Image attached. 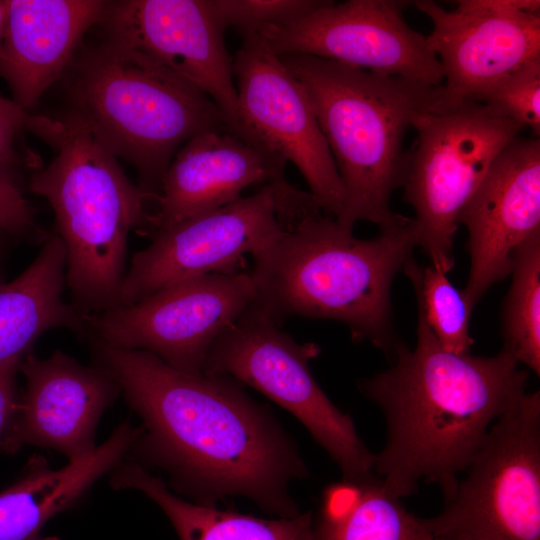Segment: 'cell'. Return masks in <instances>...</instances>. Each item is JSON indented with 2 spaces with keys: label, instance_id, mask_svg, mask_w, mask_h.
<instances>
[{
  "label": "cell",
  "instance_id": "6da1fadb",
  "mask_svg": "<svg viewBox=\"0 0 540 540\" xmlns=\"http://www.w3.org/2000/svg\"><path fill=\"white\" fill-rule=\"evenodd\" d=\"M90 341L98 366L144 423L135 445L178 491L202 505L241 496L278 517L301 513L289 486L308 469L269 409L238 381L185 373L149 352Z\"/></svg>",
  "mask_w": 540,
  "mask_h": 540
},
{
  "label": "cell",
  "instance_id": "7a4b0ae2",
  "mask_svg": "<svg viewBox=\"0 0 540 540\" xmlns=\"http://www.w3.org/2000/svg\"><path fill=\"white\" fill-rule=\"evenodd\" d=\"M417 309L415 347L399 340L392 365L358 386L386 424L374 476L400 499L426 482L448 500L491 425L527 392L529 374L503 350L489 357L448 351Z\"/></svg>",
  "mask_w": 540,
  "mask_h": 540
},
{
  "label": "cell",
  "instance_id": "3957f363",
  "mask_svg": "<svg viewBox=\"0 0 540 540\" xmlns=\"http://www.w3.org/2000/svg\"><path fill=\"white\" fill-rule=\"evenodd\" d=\"M279 233L252 256L254 307L277 324L299 316L346 325L354 341L392 356L391 287L418 246L412 218L358 239L310 193L272 182Z\"/></svg>",
  "mask_w": 540,
  "mask_h": 540
},
{
  "label": "cell",
  "instance_id": "277c9868",
  "mask_svg": "<svg viewBox=\"0 0 540 540\" xmlns=\"http://www.w3.org/2000/svg\"><path fill=\"white\" fill-rule=\"evenodd\" d=\"M303 85L342 180L345 199L336 218L353 230L357 221L379 228L400 222L390 198L402 187L404 137L415 118L446 96L430 86L303 54L279 56Z\"/></svg>",
  "mask_w": 540,
  "mask_h": 540
},
{
  "label": "cell",
  "instance_id": "5b68a950",
  "mask_svg": "<svg viewBox=\"0 0 540 540\" xmlns=\"http://www.w3.org/2000/svg\"><path fill=\"white\" fill-rule=\"evenodd\" d=\"M64 76L69 112L104 149L136 170L148 198L159 195L185 142L205 131L230 132L206 94L105 32L100 42L82 44Z\"/></svg>",
  "mask_w": 540,
  "mask_h": 540
},
{
  "label": "cell",
  "instance_id": "8992f818",
  "mask_svg": "<svg viewBox=\"0 0 540 540\" xmlns=\"http://www.w3.org/2000/svg\"><path fill=\"white\" fill-rule=\"evenodd\" d=\"M32 134L55 151L31 175L29 189L53 209L72 305L83 315L119 307L129 233L151 228L147 195L70 112L62 118L41 115Z\"/></svg>",
  "mask_w": 540,
  "mask_h": 540
},
{
  "label": "cell",
  "instance_id": "52a82bcc",
  "mask_svg": "<svg viewBox=\"0 0 540 540\" xmlns=\"http://www.w3.org/2000/svg\"><path fill=\"white\" fill-rule=\"evenodd\" d=\"M412 127L417 137L406 151L404 199L415 212L418 246L447 274L461 210L523 127L482 103L447 98Z\"/></svg>",
  "mask_w": 540,
  "mask_h": 540
},
{
  "label": "cell",
  "instance_id": "ba28073f",
  "mask_svg": "<svg viewBox=\"0 0 540 540\" xmlns=\"http://www.w3.org/2000/svg\"><path fill=\"white\" fill-rule=\"evenodd\" d=\"M320 353L300 344L251 306L211 347L204 374L225 375L253 387L292 413L338 465L342 481L373 476L375 454L353 419L338 409L314 379L309 362Z\"/></svg>",
  "mask_w": 540,
  "mask_h": 540
},
{
  "label": "cell",
  "instance_id": "9c48e42d",
  "mask_svg": "<svg viewBox=\"0 0 540 540\" xmlns=\"http://www.w3.org/2000/svg\"><path fill=\"white\" fill-rule=\"evenodd\" d=\"M454 494L422 522L435 539L540 540V392L489 428Z\"/></svg>",
  "mask_w": 540,
  "mask_h": 540
},
{
  "label": "cell",
  "instance_id": "30bf717a",
  "mask_svg": "<svg viewBox=\"0 0 540 540\" xmlns=\"http://www.w3.org/2000/svg\"><path fill=\"white\" fill-rule=\"evenodd\" d=\"M254 299L249 272L206 274L131 305L86 315V338L146 351L179 371L200 375L215 341Z\"/></svg>",
  "mask_w": 540,
  "mask_h": 540
},
{
  "label": "cell",
  "instance_id": "8fae6325",
  "mask_svg": "<svg viewBox=\"0 0 540 540\" xmlns=\"http://www.w3.org/2000/svg\"><path fill=\"white\" fill-rule=\"evenodd\" d=\"M402 0L326 1L304 17L258 35L278 56L303 54L381 75L441 86L444 72L426 37L412 29Z\"/></svg>",
  "mask_w": 540,
  "mask_h": 540
},
{
  "label": "cell",
  "instance_id": "7c38bea8",
  "mask_svg": "<svg viewBox=\"0 0 540 540\" xmlns=\"http://www.w3.org/2000/svg\"><path fill=\"white\" fill-rule=\"evenodd\" d=\"M232 69L244 125L266 150L292 162L322 209L337 218L344 186L303 85L258 34L243 36Z\"/></svg>",
  "mask_w": 540,
  "mask_h": 540
},
{
  "label": "cell",
  "instance_id": "4fadbf2b",
  "mask_svg": "<svg viewBox=\"0 0 540 540\" xmlns=\"http://www.w3.org/2000/svg\"><path fill=\"white\" fill-rule=\"evenodd\" d=\"M99 25L206 94L233 135L267 151L240 117L225 29L208 0L108 1Z\"/></svg>",
  "mask_w": 540,
  "mask_h": 540
},
{
  "label": "cell",
  "instance_id": "5bb4252c",
  "mask_svg": "<svg viewBox=\"0 0 540 540\" xmlns=\"http://www.w3.org/2000/svg\"><path fill=\"white\" fill-rule=\"evenodd\" d=\"M279 233L272 183L257 193L155 231L136 252L121 288V305H131L172 284L212 273H233Z\"/></svg>",
  "mask_w": 540,
  "mask_h": 540
},
{
  "label": "cell",
  "instance_id": "9a60e30c",
  "mask_svg": "<svg viewBox=\"0 0 540 540\" xmlns=\"http://www.w3.org/2000/svg\"><path fill=\"white\" fill-rule=\"evenodd\" d=\"M469 233L470 273L462 291L472 311L511 274L517 249L540 232V140L516 137L492 163L461 210Z\"/></svg>",
  "mask_w": 540,
  "mask_h": 540
},
{
  "label": "cell",
  "instance_id": "2e32d148",
  "mask_svg": "<svg viewBox=\"0 0 540 540\" xmlns=\"http://www.w3.org/2000/svg\"><path fill=\"white\" fill-rule=\"evenodd\" d=\"M25 391L0 449L15 453L24 445L48 448L77 460L97 446L100 417L120 387L101 366H85L61 350L47 358L31 352L19 365Z\"/></svg>",
  "mask_w": 540,
  "mask_h": 540
},
{
  "label": "cell",
  "instance_id": "e0dca14e",
  "mask_svg": "<svg viewBox=\"0 0 540 540\" xmlns=\"http://www.w3.org/2000/svg\"><path fill=\"white\" fill-rule=\"evenodd\" d=\"M413 3L433 23L426 40L441 63L449 100L474 101L504 76L540 58V11H447L431 0Z\"/></svg>",
  "mask_w": 540,
  "mask_h": 540
},
{
  "label": "cell",
  "instance_id": "ac0fdd59",
  "mask_svg": "<svg viewBox=\"0 0 540 540\" xmlns=\"http://www.w3.org/2000/svg\"><path fill=\"white\" fill-rule=\"evenodd\" d=\"M286 161L228 131L197 134L176 152L155 198L154 231L231 204L257 183L284 177Z\"/></svg>",
  "mask_w": 540,
  "mask_h": 540
},
{
  "label": "cell",
  "instance_id": "d6986e66",
  "mask_svg": "<svg viewBox=\"0 0 540 540\" xmlns=\"http://www.w3.org/2000/svg\"><path fill=\"white\" fill-rule=\"evenodd\" d=\"M108 1L8 0L0 45V76L13 100L28 112L65 75L83 44L98 26Z\"/></svg>",
  "mask_w": 540,
  "mask_h": 540
},
{
  "label": "cell",
  "instance_id": "ffe728a7",
  "mask_svg": "<svg viewBox=\"0 0 540 540\" xmlns=\"http://www.w3.org/2000/svg\"><path fill=\"white\" fill-rule=\"evenodd\" d=\"M139 435L140 429L122 423L100 446L58 470L43 457L32 458L20 479L0 492V540H60L42 535L45 524L121 463Z\"/></svg>",
  "mask_w": 540,
  "mask_h": 540
},
{
  "label": "cell",
  "instance_id": "44dd1931",
  "mask_svg": "<svg viewBox=\"0 0 540 540\" xmlns=\"http://www.w3.org/2000/svg\"><path fill=\"white\" fill-rule=\"evenodd\" d=\"M66 250L48 233L34 261L13 281L0 282V364L23 358L44 333L65 328L86 337V315L63 299Z\"/></svg>",
  "mask_w": 540,
  "mask_h": 540
},
{
  "label": "cell",
  "instance_id": "7402d4cb",
  "mask_svg": "<svg viewBox=\"0 0 540 540\" xmlns=\"http://www.w3.org/2000/svg\"><path fill=\"white\" fill-rule=\"evenodd\" d=\"M112 471L111 485L139 490L153 500L180 540H312L310 511L290 518H258L185 501L137 462L118 464Z\"/></svg>",
  "mask_w": 540,
  "mask_h": 540
},
{
  "label": "cell",
  "instance_id": "603a6c76",
  "mask_svg": "<svg viewBox=\"0 0 540 540\" xmlns=\"http://www.w3.org/2000/svg\"><path fill=\"white\" fill-rule=\"evenodd\" d=\"M312 540H435L422 522L373 475L334 483L322 494Z\"/></svg>",
  "mask_w": 540,
  "mask_h": 540
},
{
  "label": "cell",
  "instance_id": "cb8c5ba5",
  "mask_svg": "<svg viewBox=\"0 0 540 540\" xmlns=\"http://www.w3.org/2000/svg\"><path fill=\"white\" fill-rule=\"evenodd\" d=\"M502 310L503 351L540 375V232L514 255Z\"/></svg>",
  "mask_w": 540,
  "mask_h": 540
},
{
  "label": "cell",
  "instance_id": "d4e9b609",
  "mask_svg": "<svg viewBox=\"0 0 540 540\" xmlns=\"http://www.w3.org/2000/svg\"><path fill=\"white\" fill-rule=\"evenodd\" d=\"M416 294L417 307L440 344L456 354L471 353L473 339L469 334V309L462 291L446 273L431 266L421 267L409 257L403 269Z\"/></svg>",
  "mask_w": 540,
  "mask_h": 540
},
{
  "label": "cell",
  "instance_id": "484cf974",
  "mask_svg": "<svg viewBox=\"0 0 540 540\" xmlns=\"http://www.w3.org/2000/svg\"><path fill=\"white\" fill-rule=\"evenodd\" d=\"M474 101L540 134V58L504 76Z\"/></svg>",
  "mask_w": 540,
  "mask_h": 540
},
{
  "label": "cell",
  "instance_id": "4316f807",
  "mask_svg": "<svg viewBox=\"0 0 540 540\" xmlns=\"http://www.w3.org/2000/svg\"><path fill=\"white\" fill-rule=\"evenodd\" d=\"M219 23L243 36L296 21L322 6L325 0H208Z\"/></svg>",
  "mask_w": 540,
  "mask_h": 540
},
{
  "label": "cell",
  "instance_id": "83f0119b",
  "mask_svg": "<svg viewBox=\"0 0 540 540\" xmlns=\"http://www.w3.org/2000/svg\"><path fill=\"white\" fill-rule=\"evenodd\" d=\"M0 230L36 244H42L48 235L37 225L16 171L4 168H0Z\"/></svg>",
  "mask_w": 540,
  "mask_h": 540
},
{
  "label": "cell",
  "instance_id": "f1b7e54d",
  "mask_svg": "<svg viewBox=\"0 0 540 540\" xmlns=\"http://www.w3.org/2000/svg\"><path fill=\"white\" fill-rule=\"evenodd\" d=\"M32 114L13 99L0 93V168L16 171L23 157L17 148V138L28 130Z\"/></svg>",
  "mask_w": 540,
  "mask_h": 540
},
{
  "label": "cell",
  "instance_id": "f546056e",
  "mask_svg": "<svg viewBox=\"0 0 540 540\" xmlns=\"http://www.w3.org/2000/svg\"><path fill=\"white\" fill-rule=\"evenodd\" d=\"M21 360L16 358L0 364V440L8 430L19 402L16 375Z\"/></svg>",
  "mask_w": 540,
  "mask_h": 540
},
{
  "label": "cell",
  "instance_id": "4dcf8cb0",
  "mask_svg": "<svg viewBox=\"0 0 540 540\" xmlns=\"http://www.w3.org/2000/svg\"><path fill=\"white\" fill-rule=\"evenodd\" d=\"M456 3L457 10L467 12L508 14L540 11L538 0H459Z\"/></svg>",
  "mask_w": 540,
  "mask_h": 540
},
{
  "label": "cell",
  "instance_id": "1f68e13d",
  "mask_svg": "<svg viewBox=\"0 0 540 540\" xmlns=\"http://www.w3.org/2000/svg\"><path fill=\"white\" fill-rule=\"evenodd\" d=\"M8 15V0H0V45L2 42Z\"/></svg>",
  "mask_w": 540,
  "mask_h": 540
},
{
  "label": "cell",
  "instance_id": "d6a6232c",
  "mask_svg": "<svg viewBox=\"0 0 540 540\" xmlns=\"http://www.w3.org/2000/svg\"><path fill=\"white\" fill-rule=\"evenodd\" d=\"M7 237H11V236L7 234L6 232L0 230V269H1L2 261H3ZM0 282H2L1 277H0Z\"/></svg>",
  "mask_w": 540,
  "mask_h": 540
},
{
  "label": "cell",
  "instance_id": "836d02e7",
  "mask_svg": "<svg viewBox=\"0 0 540 540\" xmlns=\"http://www.w3.org/2000/svg\"><path fill=\"white\" fill-rule=\"evenodd\" d=\"M435 540H466L463 538H446V539H435Z\"/></svg>",
  "mask_w": 540,
  "mask_h": 540
}]
</instances>
